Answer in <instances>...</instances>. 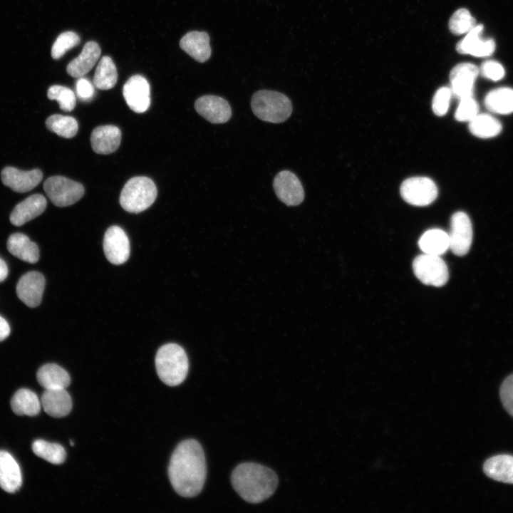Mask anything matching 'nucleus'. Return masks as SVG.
Segmentation results:
<instances>
[{
  "instance_id": "f257e3e1",
  "label": "nucleus",
  "mask_w": 513,
  "mask_h": 513,
  "mask_svg": "<svg viewBox=\"0 0 513 513\" xmlns=\"http://www.w3.org/2000/svg\"><path fill=\"white\" fill-rule=\"evenodd\" d=\"M203 449L195 440L181 442L174 450L168 467V476L175 491L180 496L192 497L202 489L206 479Z\"/></svg>"
},
{
  "instance_id": "f03ea898",
  "label": "nucleus",
  "mask_w": 513,
  "mask_h": 513,
  "mask_svg": "<svg viewBox=\"0 0 513 513\" xmlns=\"http://www.w3.org/2000/svg\"><path fill=\"white\" fill-rule=\"evenodd\" d=\"M232 484L238 494L246 502L256 504L270 497L278 485V477L264 465L244 462L237 465L231 477Z\"/></svg>"
},
{
  "instance_id": "7ed1b4c3",
  "label": "nucleus",
  "mask_w": 513,
  "mask_h": 513,
  "mask_svg": "<svg viewBox=\"0 0 513 513\" xmlns=\"http://www.w3.org/2000/svg\"><path fill=\"white\" fill-rule=\"evenodd\" d=\"M155 368L158 377L165 384L169 386L181 384L189 368L186 352L176 343L163 345L156 353Z\"/></svg>"
},
{
  "instance_id": "20e7f679",
  "label": "nucleus",
  "mask_w": 513,
  "mask_h": 513,
  "mask_svg": "<svg viewBox=\"0 0 513 513\" xmlns=\"http://www.w3.org/2000/svg\"><path fill=\"white\" fill-rule=\"evenodd\" d=\"M254 114L260 120L280 123L287 120L292 113V104L284 94L270 90H260L251 99Z\"/></svg>"
},
{
  "instance_id": "39448f33",
  "label": "nucleus",
  "mask_w": 513,
  "mask_h": 513,
  "mask_svg": "<svg viewBox=\"0 0 513 513\" xmlns=\"http://www.w3.org/2000/svg\"><path fill=\"white\" fill-rule=\"evenodd\" d=\"M157 194L156 185L150 178L134 177L124 185L119 202L125 211L137 214L150 207L155 202Z\"/></svg>"
},
{
  "instance_id": "423d86ee",
  "label": "nucleus",
  "mask_w": 513,
  "mask_h": 513,
  "mask_svg": "<svg viewBox=\"0 0 513 513\" xmlns=\"http://www.w3.org/2000/svg\"><path fill=\"white\" fill-rule=\"evenodd\" d=\"M413 269L416 277L426 285L442 286L449 279L447 266L440 256L420 254L413 260Z\"/></svg>"
},
{
  "instance_id": "0eeeda50",
  "label": "nucleus",
  "mask_w": 513,
  "mask_h": 513,
  "mask_svg": "<svg viewBox=\"0 0 513 513\" xmlns=\"http://www.w3.org/2000/svg\"><path fill=\"white\" fill-rule=\"evenodd\" d=\"M48 198L57 207H66L78 202L84 195V187L63 176L48 177L43 183Z\"/></svg>"
},
{
  "instance_id": "6e6552de",
  "label": "nucleus",
  "mask_w": 513,
  "mask_h": 513,
  "mask_svg": "<svg viewBox=\"0 0 513 513\" xmlns=\"http://www.w3.org/2000/svg\"><path fill=\"white\" fill-rule=\"evenodd\" d=\"M403 199L415 206L431 204L437 196L435 183L425 177H413L405 180L400 189Z\"/></svg>"
},
{
  "instance_id": "1a4fd4ad",
  "label": "nucleus",
  "mask_w": 513,
  "mask_h": 513,
  "mask_svg": "<svg viewBox=\"0 0 513 513\" xmlns=\"http://www.w3.org/2000/svg\"><path fill=\"white\" fill-rule=\"evenodd\" d=\"M450 249L457 256L468 253L472 242V226L469 216L464 212L454 213L450 220L448 234Z\"/></svg>"
},
{
  "instance_id": "9d476101",
  "label": "nucleus",
  "mask_w": 513,
  "mask_h": 513,
  "mask_svg": "<svg viewBox=\"0 0 513 513\" xmlns=\"http://www.w3.org/2000/svg\"><path fill=\"white\" fill-rule=\"evenodd\" d=\"M273 187L279 200L287 206H296L304 201V190L301 182L291 171L279 172L274 179Z\"/></svg>"
},
{
  "instance_id": "9b49d317",
  "label": "nucleus",
  "mask_w": 513,
  "mask_h": 513,
  "mask_svg": "<svg viewBox=\"0 0 513 513\" xmlns=\"http://www.w3.org/2000/svg\"><path fill=\"white\" fill-rule=\"evenodd\" d=\"M103 250L107 259L119 265L125 263L130 256V242L125 231L118 226H111L103 238Z\"/></svg>"
},
{
  "instance_id": "f8f14e48",
  "label": "nucleus",
  "mask_w": 513,
  "mask_h": 513,
  "mask_svg": "<svg viewBox=\"0 0 513 513\" xmlns=\"http://www.w3.org/2000/svg\"><path fill=\"white\" fill-rule=\"evenodd\" d=\"M123 94L127 105L134 112L142 113L150 107V85L140 75L130 77L125 83Z\"/></svg>"
},
{
  "instance_id": "ddd939ff",
  "label": "nucleus",
  "mask_w": 513,
  "mask_h": 513,
  "mask_svg": "<svg viewBox=\"0 0 513 513\" xmlns=\"http://www.w3.org/2000/svg\"><path fill=\"white\" fill-rule=\"evenodd\" d=\"M195 108L200 115L213 124L224 123L232 116L228 101L217 95H205L198 98Z\"/></svg>"
},
{
  "instance_id": "4468645a",
  "label": "nucleus",
  "mask_w": 513,
  "mask_h": 513,
  "mask_svg": "<svg viewBox=\"0 0 513 513\" xmlns=\"http://www.w3.org/2000/svg\"><path fill=\"white\" fill-rule=\"evenodd\" d=\"M478 74V68L472 63L455 66L450 74L452 94L459 100L473 96L474 84Z\"/></svg>"
},
{
  "instance_id": "2eb2a0df",
  "label": "nucleus",
  "mask_w": 513,
  "mask_h": 513,
  "mask_svg": "<svg viewBox=\"0 0 513 513\" xmlns=\"http://www.w3.org/2000/svg\"><path fill=\"white\" fill-rule=\"evenodd\" d=\"M45 282V278L40 272H27L19 279L16 285L19 299L31 308L38 306L42 299Z\"/></svg>"
},
{
  "instance_id": "dca6fc26",
  "label": "nucleus",
  "mask_w": 513,
  "mask_h": 513,
  "mask_svg": "<svg viewBox=\"0 0 513 513\" xmlns=\"http://www.w3.org/2000/svg\"><path fill=\"white\" fill-rule=\"evenodd\" d=\"M43 177L38 169L22 171L13 167H6L1 172V181L13 191L26 192L36 187Z\"/></svg>"
},
{
  "instance_id": "f3484780",
  "label": "nucleus",
  "mask_w": 513,
  "mask_h": 513,
  "mask_svg": "<svg viewBox=\"0 0 513 513\" xmlns=\"http://www.w3.org/2000/svg\"><path fill=\"white\" fill-rule=\"evenodd\" d=\"M483 26L476 25L467 33L466 36L457 44V51L462 54H470L477 57L489 56L495 49L493 39L484 40L481 38Z\"/></svg>"
},
{
  "instance_id": "a211bd4d",
  "label": "nucleus",
  "mask_w": 513,
  "mask_h": 513,
  "mask_svg": "<svg viewBox=\"0 0 513 513\" xmlns=\"http://www.w3.org/2000/svg\"><path fill=\"white\" fill-rule=\"evenodd\" d=\"M121 131L115 125H107L95 128L90 135V144L94 152L108 155L115 151L120 144Z\"/></svg>"
},
{
  "instance_id": "6ab92c4d",
  "label": "nucleus",
  "mask_w": 513,
  "mask_h": 513,
  "mask_svg": "<svg viewBox=\"0 0 513 513\" xmlns=\"http://www.w3.org/2000/svg\"><path fill=\"white\" fill-rule=\"evenodd\" d=\"M46 200L42 195L35 194L19 203L10 214V222L15 226H21L43 213L46 207Z\"/></svg>"
},
{
  "instance_id": "aec40b11",
  "label": "nucleus",
  "mask_w": 513,
  "mask_h": 513,
  "mask_svg": "<svg viewBox=\"0 0 513 513\" xmlns=\"http://www.w3.org/2000/svg\"><path fill=\"white\" fill-rule=\"evenodd\" d=\"M180 48L200 63L207 61L212 53L209 36L205 31L187 33L180 41Z\"/></svg>"
},
{
  "instance_id": "412c9836",
  "label": "nucleus",
  "mask_w": 513,
  "mask_h": 513,
  "mask_svg": "<svg viewBox=\"0 0 513 513\" xmlns=\"http://www.w3.org/2000/svg\"><path fill=\"white\" fill-rule=\"evenodd\" d=\"M41 404L44 411L54 418L64 417L72 409V400L66 388L45 389Z\"/></svg>"
},
{
  "instance_id": "4be33fe9",
  "label": "nucleus",
  "mask_w": 513,
  "mask_h": 513,
  "mask_svg": "<svg viewBox=\"0 0 513 513\" xmlns=\"http://www.w3.org/2000/svg\"><path fill=\"white\" fill-rule=\"evenodd\" d=\"M22 484L19 464L8 452L0 450V487L6 492L14 493Z\"/></svg>"
},
{
  "instance_id": "5701e85b",
  "label": "nucleus",
  "mask_w": 513,
  "mask_h": 513,
  "mask_svg": "<svg viewBox=\"0 0 513 513\" xmlns=\"http://www.w3.org/2000/svg\"><path fill=\"white\" fill-rule=\"evenodd\" d=\"M100 53V48L96 42H87L81 53L68 64L67 73L73 78L83 77L95 66Z\"/></svg>"
},
{
  "instance_id": "b1692460",
  "label": "nucleus",
  "mask_w": 513,
  "mask_h": 513,
  "mask_svg": "<svg viewBox=\"0 0 513 513\" xmlns=\"http://www.w3.org/2000/svg\"><path fill=\"white\" fill-rule=\"evenodd\" d=\"M483 470L485 475L492 480L513 484V456H493L484 462Z\"/></svg>"
},
{
  "instance_id": "393cba45",
  "label": "nucleus",
  "mask_w": 513,
  "mask_h": 513,
  "mask_svg": "<svg viewBox=\"0 0 513 513\" xmlns=\"http://www.w3.org/2000/svg\"><path fill=\"white\" fill-rule=\"evenodd\" d=\"M9 252L26 262L34 264L39 259V249L36 243L21 233H14L7 240Z\"/></svg>"
},
{
  "instance_id": "a878e982",
  "label": "nucleus",
  "mask_w": 513,
  "mask_h": 513,
  "mask_svg": "<svg viewBox=\"0 0 513 513\" xmlns=\"http://www.w3.org/2000/svg\"><path fill=\"white\" fill-rule=\"evenodd\" d=\"M38 383L45 389H62L71 383L69 374L56 363H47L41 366L36 374Z\"/></svg>"
},
{
  "instance_id": "bb28decb",
  "label": "nucleus",
  "mask_w": 513,
  "mask_h": 513,
  "mask_svg": "<svg viewBox=\"0 0 513 513\" xmlns=\"http://www.w3.org/2000/svg\"><path fill=\"white\" fill-rule=\"evenodd\" d=\"M418 245L425 254L442 255L450 249L448 233L440 229H429L421 236Z\"/></svg>"
},
{
  "instance_id": "cd10ccee",
  "label": "nucleus",
  "mask_w": 513,
  "mask_h": 513,
  "mask_svg": "<svg viewBox=\"0 0 513 513\" xmlns=\"http://www.w3.org/2000/svg\"><path fill=\"white\" fill-rule=\"evenodd\" d=\"M41 405L37 395L26 388L17 390L11 400L13 412L19 415L35 416L39 413Z\"/></svg>"
},
{
  "instance_id": "c85d7f7f",
  "label": "nucleus",
  "mask_w": 513,
  "mask_h": 513,
  "mask_svg": "<svg viewBox=\"0 0 513 513\" xmlns=\"http://www.w3.org/2000/svg\"><path fill=\"white\" fill-rule=\"evenodd\" d=\"M484 105L494 113L504 115L513 113V89L502 87L489 91L485 96Z\"/></svg>"
},
{
  "instance_id": "c756f323",
  "label": "nucleus",
  "mask_w": 513,
  "mask_h": 513,
  "mask_svg": "<svg viewBox=\"0 0 513 513\" xmlns=\"http://www.w3.org/2000/svg\"><path fill=\"white\" fill-rule=\"evenodd\" d=\"M501 123L493 116L478 113L469 122V130L478 138H489L499 135L502 130Z\"/></svg>"
},
{
  "instance_id": "7c9ffc66",
  "label": "nucleus",
  "mask_w": 513,
  "mask_h": 513,
  "mask_svg": "<svg viewBox=\"0 0 513 513\" xmlns=\"http://www.w3.org/2000/svg\"><path fill=\"white\" fill-rule=\"evenodd\" d=\"M118 80L116 66L110 56H105L99 61L93 77L94 86L100 90H109Z\"/></svg>"
},
{
  "instance_id": "2f4dec72",
  "label": "nucleus",
  "mask_w": 513,
  "mask_h": 513,
  "mask_svg": "<svg viewBox=\"0 0 513 513\" xmlns=\"http://www.w3.org/2000/svg\"><path fill=\"white\" fill-rule=\"evenodd\" d=\"M32 450L38 457L54 465L63 463L66 458V452L63 446L43 440H35L32 445Z\"/></svg>"
},
{
  "instance_id": "473e14b6",
  "label": "nucleus",
  "mask_w": 513,
  "mask_h": 513,
  "mask_svg": "<svg viewBox=\"0 0 513 513\" xmlns=\"http://www.w3.org/2000/svg\"><path fill=\"white\" fill-rule=\"evenodd\" d=\"M46 126L51 132L65 138L74 137L78 129V122L74 118L59 114L49 116L46 120Z\"/></svg>"
},
{
  "instance_id": "72a5a7b5",
  "label": "nucleus",
  "mask_w": 513,
  "mask_h": 513,
  "mask_svg": "<svg viewBox=\"0 0 513 513\" xmlns=\"http://www.w3.org/2000/svg\"><path fill=\"white\" fill-rule=\"evenodd\" d=\"M50 100L58 101L60 108L64 111H71L76 106V96L73 91L68 87L54 85L47 91Z\"/></svg>"
},
{
  "instance_id": "f704fd0d",
  "label": "nucleus",
  "mask_w": 513,
  "mask_h": 513,
  "mask_svg": "<svg viewBox=\"0 0 513 513\" xmlns=\"http://www.w3.org/2000/svg\"><path fill=\"white\" fill-rule=\"evenodd\" d=\"M475 23V19L468 10L460 9L451 16L449 28L452 33L460 35L469 32L476 26Z\"/></svg>"
},
{
  "instance_id": "c9c22d12",
  "label": "nucleus",
  "mask_w": 513,
  "mask_h": 513,
  "mask_svg": "<svg viewBox=\"0 0 513 513\" xmlns=\"http://www.w3.org/2000/svg\"><path fill=\"white\" fill-rule=\"evenodd\" d=\"M80 41V37L73 31L61 33L53 44L51 56L54 59L60 58L68 50L79 44Z\"/></svg>"
},
{
  "instance_id": "e433bc0d",
  "label": "nucleus",
  "mask_w": 513,
  "mask_h": 513,
  "mask_svg": "<svg viewBox=\"0 0 513 513\" xmlns=\"http://www.w3.org/2000/svg\"><path fill=\"white\" fill-rule=\"evenodd\" d=\"M479 113V105L472 97L460 100V103L455 113V118L460 122H470Z\"/></svg>"
},
{
  "instance_id": "4c0bfd02",
  "label": "nucleus",
  "mask_w": 513,
  "mask_h": 513,
  "mask_svg": "<svg viewBox=\"0 0 513 513\" xmlns=\"http://www.w3.org/2000/svg\"><path fill=\"white\" fill-rule=\"evenodd\" d=\"M451 95L452 91L448 87H442L436 91L432 103V108L435 115L442 116L447 113Z\"/></svg>"
},
{
  "instance_id": "58836bf2",
  "label": "nucleus",
  "mask_w": 513,
  "mask_h": 513,
  "mask_svg": "<svg viewBox=\"0 0 513 513\" xmlns=\"http://www.w3.org/2000/svg\"><path fill=\"white\" fill-rule=\"evenodd\" d=\"M499 394L505 410L513 417V374L504 379Z\"/></svg>"
},
{
  "instance_id": "ea45409f",
  "label": "nucleus",
  "mask_w": 513,
  "mask_h": 513,
  "mask_svg": "<svg viewBox=\"0 0 513 513\" xmlns=\"http://www.w3.org/2000/svg\"><path fill=\"white\" fill-rule=\"evenodd\" d=\"M480 71L484 77L494 81L502 79L504 76L503 66L494 61L484 62L480 67Z\"/></svg>"
},
{
  "instance_id": "a19ab883",
  "label": "nucleus",
  "mask_w": 513,
  "mask_h": 513,
  "mask_svg": "<svg viewBox=\"0 0 513 513\" xmlns=\"http://www.w3.org/2000/svg\"><path fill=\"white\" fill-rule=\"evenodd\" d=\"M76 93L80 99L88 101L94 96V88L92 83L87 79L81 77L76 84Z\"/></svg>"
},
{
  "instance_id": "79ce46f5",
  "label": "nucleus",
  "mask_w": 513,
  "mask_h": 513,
  "mask_svg": "<svg viewBox=\"0 0 513 513\" xmlns=\"http://www.w3.org/2000/svg\"><path fill=\"white\" fill-rule=\"evenodd\" d=\"M10 333V326L5 318L0 316V342L6 339Z\"/></svg>"
},
{
  "instance_id": "37998d69",
  "label": "nucleus",
  "mask_w": 513,
  "mask_h": 513,
  "mask_svg": "<svg viewBox=\"0 0 513 513\" xmlns=\"http://www.w3.org/2000/svg\"><path fill=\"white\" fill-rule=\"evenodd\" d=\"M8 275V266L6 262L0 258V282L4 281Z\"/></svg>"
},
{
  "instance_id": "c03bdc74",
  "label": "nucleus",
  "mask_w": 513,
  "mask_h": 513,
  "mask_svg": "<svg viewBox=\"0 0 513 513\" xmlns=\"http://www.w3.org/2000/svg\"><path fill=\"white\" fill-rule=\"evenodd\" d=\"M70 442H71V445L73 446L74 443L71 440Z\"/></svg>"
}]
</instances>
